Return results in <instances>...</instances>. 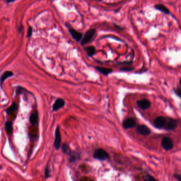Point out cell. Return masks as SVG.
I'll use <instances>...</instances> for the list:
<instances>
[{"mask_svg": "<svg viewBox=\"0 0 181 181\" xmlns=\"http://www.w3.org/2000/svg\"><path fill=\"white\" fill-rule=\"evenodd\" d=\"M109 157V155L108 153L103 148H98L95 150L93 154V158L100 161H105L108 159Z\"/></svg>", "mask_w": 181, "mask_h": 181, "instance_id": "cell-1", "label": "cell"}, {"mask_svg": "<svg viewBox=\"0 0 181 181\" xmlns=\"http://www.w3.org/2000/svg\"><path fill=\"white\" fill-rule=\"evenodd\" d=\"M161 145L165 150L170 151L174 148L173 140L169 137H165L162 140Z\"/></svg>", "mask_w": 181, "mask_h": 181, "instance_id": "cell-2", "label": "cell"}, {"mask_svg": "<svg viewBox=\"0 0 181 181\" xmlns=\"http://www.w3.org/2000/svg\"><path fill=\"white\" fill-rule=\"evenodd\" d=\"M167 120V117L164 116H158L154 120L155 127L158 129H163Z\"/></svg>", "mask_w": 181, "mask_h": 181, "instance_id": "cell-3", "label": "cell"}, {"mask_svg": "<svg viewBox=\"0 0 181 181\" xmlns=\"http://www.w3.org/2000/svg\"><path fill=\"white\" fill-rule=\"evenodd\" d=\"M177 120L171 117H167L166 124L164 128V130L166 131H173L177 127Z\"/></svg>", "mask_w": 181, "mask_h": 181, "instance_id": "cell-4", "label": "cell"}, {"mask_svg": "<svg viewBox=\"0 0 181 181\" xmlns=\"http://www.w3.org/2000/svg\"><path fill=\"white\" fill-rule=\"evenodd\" d=\"M96 33V30L94 29H90L88 31L84 34L83 38L82 39L81 44L82 45H84L88 43L93 38L94 36Z\"/></svg>", "mask_w": 181, "mask_h": 181, "instance_id": "cell-5", "label": "cell"}, {"mask_svg": "<svg viewBox=\"0 0 181 181\" xmlns=\"http://www.w3.org/2000/svg\"><path fill=\"white\" fill-rule=\"evenodd\" d=\"M136 125L137 122L132 117H128L125 119L122 122V127L125 130L132 129L135 127Z\"/></svg>", "mask_w": 181, "mask_h": 181, "instance_id": "cell-6", "label": "cell"}, {"mask_svg": "<svg viewBox=\"0 0 181 181\" xmlns=\"http://www.w3.org/2000/svg\"><path fill=\"white\" fill-rule=\"evenodd\" d=\"M61 133H60L59 128L58 127H57L55 130V140L54 142V147L56 149L58 150L60 147H61Z\"/></svg>", "mask_w": 181, "mask_h": 181, "instance_id": "cell-7", "label": "cell"}, {"mask_svg": "<svg viewBox=\"0 0 181 181\" xmlns=\"http://www.w3.org/2000/svg\"><path fill=\"white\" fill-rule=\"evenodd\" d=\"M137 132L139 134L144 136L149 135L152 133L150 129L144 124H141L138 126L137 128Z\"/></svg>", "mask_w": 181, "mask_h": 181, "instance_id": "cell-8", "label": "cell"}, {"mask_svg": "<svg viewBox=\"0 0 181 181\" xmlns=\"http://www.w3.org/2000/svg\"><path fill=\"white\" fill-rule=\"evenodd\" d=\"M137 106L142 110H145L151 107V102L147 99L138 100L137 102Z\"/></svg>", "mask_w": 181, "mask_h": 181, "instance_id": "cell-9", "label": "cell"}, {"mask_svg": "<svg viewBox=\"0 0 181 181\" xmlns=\"http://www.w3.org/2000/svg\"><path fill=\"white\" fill-rule=\"evenodd\" d=\"M65 105V101L62 98H58L56 100L53 105V110L57 111L60 108H62Z\"/></svg>", "mask_w": 181, "mask_h": 181, "instance_id": "cell-10", "label": "cell"}, {"mask_svg": "<svg viewBox=\"0 0 181 181\" xmlns=\"http://www.w3.org/2000/svg\"><path fill=\"white\" fill-rule=\"evenodd\" d=\"M69 32L73 38L77 42H79L81 39L82 37V34L81 33L77 31L76 30L73 28H70Z\"/></svg>", "mask_w": 181, "mask_h": 181, "instance_id": "cell-11", "label": "cell"}, {"mask_svg": "<svg viewBox=\"0 0 181 181\" xmlns=\"http://www.w3.org/2000/svg\"><path fill=\"white\" fill-rule=\"evenodd\" d=\"M68 160L70 163H73L76 162L80 158V153L78 152L71 151V152L69 154Z\"/></svg>", "mask_w": 181, "mask_h": 181, "instance_id": "cell-12", "label": "cell"}, {"mask_svg": "<svg viewBox=\"0 0 181 181\" xmlns=\"http://www.w3.org/2000/svg\"><path fill=\"white\" fill-rule=\"evenodd\" d=\"M29 121L32 125H35L38 123V114L37 111L33 113L29 118Z\"/></svg>", "mask_w": 181, "mask_h": 181, "instance_id": "cell-13", "label": "cell"}, {"mask_svg": "<svg viewBox=\"0 0 181 181\" xmlns=\"http://www.w3.org/2000/svg\"><path fill=\"white\" fill-rule=\"evenodd\" d=\"M95 69L97 71H98L99 72H100L104 76H108V74L113 72V70L110 68H106L101 67H95Z\"/></svg>", "mask_w": 181, "mask_h": 181, "instance_id": "cell-14", "label": "cell"}, {"mask_svg": "<svg viewBox=\"0 0 181 181\" xmlns=\"http://www.w3.org/2000/svg\"><path fill=\"white\" fill-rule=\"evenodd\" d=\"M13 75V73L11 71H6L4 72L2 75L0 77V86L2 87V84L3 83V82L8 78L12 77Z\"/></svg>", "mask_w": 181, "mask_h": 181, "instance_id": "cell-15", "label": "cell"}, {"mask_svg": "<svg viewBox=\"0 0 181 181\" xmlns=\"http://www.w3.org/2000/svg\"><path fill=\"white\" fill-rule=\"evenodd\" d=\"M84 49L86 51L87 55L89 57H92L94 56L96 53L95 48L92 46L86 47L84 48Z\"/></svg>", "mask_w": 181, "mask_h": 181, "instance_id": "cell-16", "label": "cell"}, {"mask_svg": "<svg viewBox=\"0 0 181 181\" xmlns=\"http://www.w3.org/2000/svg\"><path fill=\"white\" fill-rule=\"evenodd\" d=\"M155 8L157 10H159V11H162V12H164V13H165L166 14H169L170 13L169 10L165 6H164L163 4H157V5H156L155 6Z\"/></svg>", "mask_w": 181, "mask_h": 181, "instance_id": "cell-17", "label": "cell"}, {"mask_svg": "<svg viewBox=\"0 0 181 181\" xmlns=\"http://www.w3.org/2000/svg\"><path fill=\"white\" fill-rule=\"evenodd\" d=\"M17 108H18V106H17V104L15 103H13L12 104V105L6 110V112L8 114H12L17 111Z\"/></svg>", "mask_w": 181, "mask_h": 181, "instance_id": "cell-18", "label": "cell"}, {"mask_svg": "<svg viewBox=\"0 0 181 181\" xmlns=\"http://www.w3.org/2000/svg\"><path fill=\"white\" fill-rule=\"evenodd\" d=\"M62 150L64 154L69 155V154L71 152V149H70L69 145L67 143L63 144L62 146Z\"/></svg>", "mask_w": 181, "mask_h": 181, "instance_id": "cell-19", "label": "cell"}, {"mask_svg": "<svg viewBox=\"0 0 181 181\" xmlns=\"http://www.w3.org/2000/svg\"><path fill=\"white\" fill-rule=\"evenodd\" d=\"M5 129L6 131L10 134L13 131V127H12V123L9 121L5 123Z\"/></svg>", "mask_w": 181, "mask_h": 181, "instance_id": "cell-20", "label": "cell"}, {"mask_svg": "<svg viewBox=\"0 0 181 181\" xmlns=\"http://www.w3.org/2000/svg\"><path fill=\"white\" fill-rule=\"evenodd\" d=\"M144 180H145V181H156L157 179L154 177L152 175H150L149 174H147L145 176H144V178L143 179Z\"/></svg>", "mask_w": 181, "mask_h": 181, "instance_id": "cell-21", "label": "cell"}, {"mask_svg": "<svg viewBox=\"0 0 181 181\" xmlns=\"http://www.w3.org/2000/svg\"><path fill=\"white\" fill-rule=\"evenodd\" d=\"M119 70L120 71H123V72H131L134 70V68H132L131 67H129L128 66L127 67H124L120 68Z\"/></svg>", "mask_w": 181, "mask_h": 181, "instance_id": "cell-22", "label": "cell"}, {"mask_svg": "<svg viewBox=\"0 0 181 181\" xmlns=\"http://www.w3.org/2000/svg\"><path fill=\"white\" fill-rule=\"evenodd\" d=\"M174 92L176 94V95H177V97H180V96H181V87H180V86H179L177 88L174 89Z\"/></svg>", "mask_w": 181, "mask_h": 181, "instance_id": "cell-23", "label": "cell"}, {"mask_svg": "<svg viewBox=\"0 0 181 181\" xmlns=\"http://www.w3.org/2000/svg\"><path fill=\"white\" fill-rule=\"evenodd\" d=\"M32 33H33V29L31 27H29L28 28V34H27V37H31L32 35Z\"/></svg>", "mask_w": 181, "mask_h": 181, "instance_id": "cell-24", "label": "cell"}, {"mask_svg": "<svg viewBox=\"0 0 181 181\" xmlns=\"http://www.w3.org/2000/svg\"><path fill=\"white\" fill-rule=\"evenodd\" d=\"M173 177L177 179L178 181H181V175L180 174H175L173 175Z\"/></svg>", "mask_w": 181, "mask_h": 181, "instance_id": "cell-25", "label": "cell"}, {"mask_svg": "<svg viewBox=\"0 0 181 181\" xmlns=\"http://www.w3.org/2000/svg\"><path fill=\"white\" fill-rule=\"evenodd\" d=\"M131 63H132V62L125 61V62H120V63H119L118 64H120V65H122H122H127V66H130L131 64Z\"/></svg>", "mask_w": 181, "mask_h": 181, "instance_id": "cell-26", "label": "cell"}, {"mask_svg": "<svg viewBox=\"0 0 181 181\" xmlns=\"http://www.w3.org/2000/svg\"><path fill=\"white\" fill-rule=\"evenodd\" d=\"M45 178L49 177V171H48V169L47 168H46L45 171Z\"/></svg>", "mask_w": 181, "mask_h": 181, "instance_id": "cell-27", "label": "cell"}, {"mask_svg": "<svg viewBox=\"0 0 181 181\" xmlns=\"http://www.w3.org/2000/svg\"><path fill=\"white\" fill-rule=\"evenodd\" d=\"M6 1L8 3H11V2H13L15 1L16 0H6Z\"/></svg>", "mask_w": 181, "mask_h": 181, "instance_id": "cell-28", "label": "cell"}]
</instances>
